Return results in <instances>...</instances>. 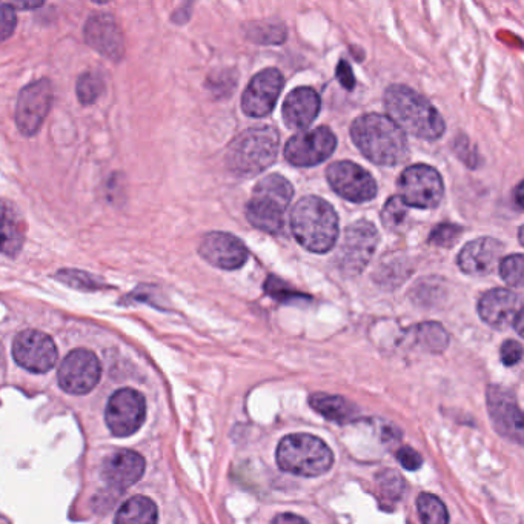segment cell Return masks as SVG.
Instances as JSON below:
<instances>
[{
  "instance_id": "24",
  "label": "cell",
  "mask_w": 524,
  "mask_h": 524,
  "mask_svg": "<svg viewBox=\"0 0 524 524\" xmlns=\"http://www.w3.org/2000/svg\"><path fill=\"white\" fill-rule=\"evenodd\" d=\"M309 405L312 409H316L320 415L328 418L331 422L339 423V425L352 422L359 412L355 405L348 402L345 397H339V395L314 394L309 398Z\"/></svg>"
},
{
  "instance_id": "9",
  "label": "cell",
  "mask_w": 524,
  "mask_h": 524,
  "mask_svg": "<svg viewBox=\"0 0 524 524\" xmlns=\"http://www.w3.org/2000/svg\"><path fill=\"white\" fill-rule=\"evenodd\" d=\"M145 397L136 389H119L111 395L105 411V422L116 437H130L145 422Z\"/></svg>"
},
{
  "instance_id": "2",
  "label": "cell",
  "mask_w": 524,
  "mask_h": 524,
  "mask_svg": "<svg viewBox=\"0 0 524 524\" xmlns=\"http://www.w3.org/2000/svg\"><path fill=\"white\" fill-rule=\"evenodd\" d=\"M385 108L389 119L405 134L423 140H437L445 133L442 114L426 97L406 85H392L386 90Z\"/></svg>"
},
{
  "instance_id": "11",
  "label": "cell",
  "mask_w": 524,
  "mask_h": 524,
  "mask_svg": "<svg viewBox=\"0 0 524 524\" xmlns=\"http://www.w3.org/2000/svg\"><path fill=\"white\" fill-rule=\"evenodd\" d=\"M100 374L102 369L97 355L88 349H76L60 363L57 380L68 394L83 395L96 388Z\"/></svg>"
},
{
  "instance_id": "27",
  "label": "cell",
  "mask_w": 524,
  "mask_h": 524,
  "mask_svg": "<svg viewBox=\"0 0 524 524\" xmlns=\"http://www.w3.org/2000/svg\"><path fill=\"white\" fill-rule=\"evenodd\" d=\"M418 515L423 524H448L449 514L443 503L437 495L420 494L417 500Z\"/></svg>"
},
{
  "instance_id": "18",
  "label": "cell",
  "mask_w": 524,
  "mask_h": 524,
  "mask_svg": "<svg viewBox=\"0 0 524 524\" xmlns=\"http://www.w3.org/2000/svg\"><path fill=\"white\" fill-rule=\"evenodd\" d=\"M478 314L491 328L506 329L514 326L517 317L523 314L520 297L509 289H491L478 302Z\"/></svg>"
},
{
  "instance_id": "34",
  "label": "cell",
  "mask_w": 524,
  "mask_h": 524,
  "mask_svg": "<svg viewBox=\"0 0 524 524\" xmlns=\"http://www.w3.org/2000/svg\"><path fill=\"white\" fill-rule=\"evenodd\" d=\"M461 228L452 223H443V225L435 226L432 229L431 236H429V243L442 246V248H451L460 239Z\"/></svg>"
},
{
  "instance_id": "36",
  "label": "cell",
  "mask_w": 524,
  "mask_h": 524,
  "mask_svg": "<svg viewBox=\"0 0 524 524\" xmlns=\"http://www.w3.org/2000/svg\"><path fill=\"white\" fill-rule=\"evenodd\" d=\"M379 485L380 491L388 500H400L405 491V481L394 471L385 472V475L379 480Z\"/></svg>"
},
{
  "instance_id": "23",
  "label": "cell",
  "mask_w": 524,
  "mask_h": 524,
  "mask_svg": "<svg viewBox=\"0 0 524 524\" xmlns=\"http://www.w3.org/2000/svg\"><path fill=\"white\" fill-rule=\"evenodd\" d=\"M24 242V219L13 203L0 200V254L16 257Z\"/></svg>"
},
{
  "instance_id": "31",
  "label": "cell",
  "mask_w": 524,
  "mask_h": 524,
  "mask_svg": "<svg viewBox=\"0 0 524 524\" xmlns=\"http://www.w3.org/2000/svg\"><path fill=\"white\" fill-rule=\"evenodd\" d=\"M408 219V206L398 196L391 197L383 206L382 222L386 229L397 231Z\"/></svg>"
},
{
  "instance_id": "40",
  "label": "cell",
  "mask_w": 524,
  "mask_h": 524,
  "mask_svg": "<svg viewBox=\"0 0 524 524\" xmlns=\"http://www.w3.org/2000/svg\"><path fill=\"white\" fill-rule=\"evenodd\" d=\"M337 79H339V82L342 83L346 90H354V74H352L351 67L346 64L345 60H340V64L337 65Z\"/></svg>"
},
{
  "instance_id": "30",
  "label": "cell",
  "mask_w": 524,
  "mask_h": 524,
  "mask_svg": "<svg viewBox=\"0 0 524 524\" xmlns=\"http://www.w3.org/2000/svg\"><path fill=\"white\" fill-rule=\"evenodd\" d=\"M103 90H105V83L99 73L88 71L77 80V97L83 105H91L96 102L102 96Z\"/></svg>"
},
{
  "instance_id": "20",
  "label": "cell",
  "mask_w": 524,
  "mask_h": 524,
  "mask_svg": "<svg viewBox=\"0 0 524 524\" xmlns=\"http://www.w3.org/2000/svg\"><path fill=\"white\" fill-rule=\"evenodd\" d=\"M145 458L139 452L120 449L113 452L102 466V475L114 488L127 489L142 478Z\"/></svg>"
},
{
  "instance_id": "43",
  "label": "cell",
  "mask_w": 524,
  "mask_h": 524,
  "mask_svg": "<svg viewBox=\"0 0 524 524\" xmlns=\"http://www.w3.org/2000/svg\"><path fill=\"white\" fill-rule=\"evenodd\" d=\"M42 2H33V4H31V2H22V4H16V5H13V7H19V8H24V10H27V8H39V7H42Z\"/></svg>"
},
{
  "instance_id": "5",
  "label": "cell",
  "mask_w": 524,
  "mask_h": 524,
  "mask_svg": "<svg viewBox=\"0 0 524 524\" xmlns=\"http://www.w3.org/2000/svg\"><path fill=\"white\" fill-rule=\"evenodd\" d=\"M294 188L291 182L280 174L263 177L253 191V197L246 205V217L254 228L263 233L282 234L285 226L286 209L289 208Z\"/></svg>"
},
{
  "instance_id": "17",
  "label": "cell",
  "mask_w": 524,
  "mask_h": 524,
  "mask_svg": "<svg viewBox=\"0 0 524 524\" xmlns=\"http://www.w3.org/2000/svg\"><path fill=\"white\" fill-rule=\"evenodd\" d=\"M505 246L492 237H480L472 240L458 254L457 263L461 271L472 277L489 276L503 256Z\"/></svg>"
},
{
  "instance_id": "22",
  "label": "cell",
  "mask_w": 524,
  "mask_h": 524,
  "mask_svg": "<svg viewBox=\"0 0 524 524\" xmlns=\"http://www.w3.org/2000/svg\"><path fill=\"white\" fill-rule=\"evenodd\" d=\"M488 406L498 432L521 442L523 437V415L514 397L495 388L489 391Z\"/></svg>"
},
{
  "instance_id": "12",
  "label": "cell",
  "mask_w": 524,
  "mask_h": 524,
  "mask_svg": "<svg viewBox=\"0 0 524 524\" xmlns=\"http://www.w3.org/2000/svg\"><path fill=\"white\" fill-rule=\"evenodd\" d=\"M53 105V87L48 79L36 80L20 91L16 107V123L24 136H34L47 119Z\"/></svg>"
},
{
  "instance_id": "1",
  "label": "cell",
  "mask_w": 524,
  "mask_h": 524,
  "mask_svg": "<svg viewBox=\"0 0 524 524\" xmlns=\"http://www.w3.org/2000/svg\"><path fill=\"white\" fill-rule=\"evenodd\" d=\"M351 139L375 165L395 166L409 156L406 134L383 114H363L352 122Z\"/></svg>"
},
{
  "instance_id": "16",
  "label": "cell",
  "mask_w": 524,
  "mask_h": 524,
  "mask_svg": "<svg viewBox=\"0 0 524 524\" xmlns=\"http://www.w3.org/2000/svg\"><path fill=\"white\" fill-rule=\"evenodd\" d=\"M199 254L209 263L225 271H236L248 260V249L229 233H209L199 245Z\"/></svg>"
},
{
  "instance_id": "3",
  "label": "cell",
  "mask_w": 524,
  "mask_h": 524,
  "mask_svg": "<svg viewBox=\"0 0 524 524\" xmlns=\"http://www.w3.org/2000/svg\"><path fill=\"white\" fill-rule=\"evenodd\" d=\"M291 231L300 246L311 253L325 254L339 240V216L326 200L303 197L292 208Z\"/></svg>"
},
{
  "instance_id": "38",
  "label": "cell",
  "mask_w": 524,
  "mask_h": 524,
  "mask_svg": "<svg viewBox=\"0 0 524 524\" xmlns=\"http://www.w3.org/2000/svg\"><path fill=\"white\" fill-rule=\"evenodd\" d=\"M397 458L406 471H418V469L422 468V455L418 454L415 449L409 448V446H403V448L398 449Z\"/></svg>"
},
{
  "instance_id": "32",
  "label": "cell",
  "mask_w": 524,
  "mask_h": 524,
  "mask_svg": "<svg viewBox=\"0 0 524 524\" xmlns=\"http://www.w3.org/2000/svg\"><path fill=\"white\" fill-rule=\"evenodd\" d=\"M523 265L524 259L521 254H514V256L501 260L498 265L501 279L505 280L509 286L521 288L523 286Z\"/></svg>"
},
{
  "instance_id": "42",
  "label": "cell",
  "mask_w": 524,
  "mask_h": 524,
  "mask_svg": "<svg viewBox=\"0 0 524 524\" xmlns=\"http://www.w3.org/2000/svg\"><path fill=\"white\" fill-rule=\"evenodd\" d=\"M514 196L518 211H521V209H523V183H518L517 188H515L514 191Z\"/></svg>"
},
{
  "instance_id": "6",
  "label": "cell",
  "mask_w": 524,
  "mask_h": 524,
  "mask_svg": "<svg viewBox=\"0 0 524 524\" xmlns=\"http://www.w3.org/2000/svg\"><path fill=\"white\" fill-rule=\"evenodd\" d=\"M277 465L297 477H319L334 465V454L322 438L311 434L286 435L277 448Z\"/></svg>"
},
{
  "instance_id": "13",
  "label": "cell",
  "mask_w": 524,
  "mask_h": 524,
  "mask_svg": "<svg viewBox=\"0 0 524 524\" xmlns=\"http://www.w3.org/2000/svg\"><path fill=\"white\" fill-rule=\"evenodd\" d=\"M326 177L332 190L349 202H371L379 191L374 177L357 163H331L326 171Z\"/></svg>"
},
{
  "instance_id": "26",
  "label": "cell",
  "mask_w": 524,
  "mask_h": 524,
  "mask_svg": "<svg viewBox=\"0 0 524 524\" xmlns=\"http://www.w3.org/2000/svg\"><path fill=\"white\" fill-rule=\"evenodd\" d=\"M245 34L246 39L262 45L283 44L288 36L285 25L282 22H272V20H262V22L246 25Z\"/></svg>"
},
{
  "instance_id": "8",
  "label": "cell",
  "mask_w": 524,
  "mask_h": 524,
  "mask_svg": "<svg viewBox=\"0 0 524 524\" xmlns=\"http://www.w3.org/2000/svg\"><path fill=\"white\" fill-rule=\"evenodd\" d=\"M379 231L368 220H359L346 228L337 254V265L346 277L362 274L379 245Z\"/></svg>"
},
{
  "instance_id": "29",
  "label": "cell",
  "mask_w": 524,
  "mask_h": 524,
  "mask_svg": "<svg viewBox=\"0 0 524 524\" xmlns=\"http://www.w3.org/2000/svg\"><path fill=\"white\" fill-rule=\"evenodd\" d=\"M56 279L80 291H96V289L103 288L102 279L93 276L90 272L80 271V269H60L56 274Z\"/></svg>"
},
{
  "instance_id": "39",
  "label": "cell",
  "mask_w": 524,
  "mask_h": 524,
  "mask_svg": "<svg viewBox=\"0 0 524 524\" xmlns=\"http://www.w3.org/2000/svg\"><path fill=\"white\" fill-rule=\"evenodd\" d=\"M500 354L501 362L505 363L506 366L517 365L523 357V346L515 340H508L501 346Z\"/></svg>"
},
{
  "instance_id": "35",
  "label": "cell",
  "mask_w": 524,
  "mask_h": 524,
  "mask_svg": "<svg viewBox=\"0 0 524 524\" xmlns=\"http://www.w3.org/2000/svg\"><path fill=\"white\" fill-rule=\"evenodd\" d=\"M454 151L458 157H460L461 162H465L469 168H478L481 163L480 154H478L477 148L472 145L471 140L468 137L460 136L454 140Z\"/></svg>"
},
{
  "instance_id": "33",
  "label": "cell",
  "mask_w": 524,
  "mask_h": 524,
  "mask_svg": "<svg viewBox=\"0 0 524 524\" xmlns=\"http://www.w3.org/2000/svg\"><path fill=\"white\" fill-rule=\"evenodd\" d=\"M263 288H265V292L269 297L279 300V302H292V300L305 299L306 297L305 294H300L292 286H289L288 283L274 276L268 277Z\"/></svg>"
},
{
  "instance_id": "21",
  "label": "cell",
  "mask_w": 524,
  "mask_h": 524,
  "mask_svg": "<svg viewBox=\"0 0 524 524\" xmlns=\"http://www.w3.org/2000/svg\"><path fill=\"white\" fill-rule=\"evenodd\" d=\"M322 100L316 90L299 87L291 91L283 103V120L292 130H305L319 117Z\"/></svg>"
},
{
  "instance_id": "41",
  "label": "cell",
  "mask_w": 524,
  "mask_h": 524,
  "mask_svg": "<svg viewBox=\"0 0 524 524\" xmlns=\"http://www.w3.org/2000/svg\"><path fill=\"white\" fill-rule=\"evenodd\" d=\"M271 524H309L308 521L303 520L299 515L294 514H280L277 515Z\"/></svg>"
},
{
  "instance_id": "37",
  "label": "cell",
  "mask_w": 524,
  "mask_h": 524,
  "mask_svg": "<svg viewBox=\"0 0 524 524\" xmlns=\"http://www.w3.org/2000/svg\"><path fill=\"white\" fill-rule=\"evenodd\" d=\"M16 10L13 5H0V42L7 40L16 30Z\"/></svg>"
},
{
  "instance_id": "25",
  "label": "cell",
  "mask_w": 524,
  "mask_h": 524,
  "mask_svg": "<svg viewBox=\"0 0 524 524\" xmlns=\"http://www.w3.org/2000/svg\"><path fill=\"white\" fill-rule=\"evenodd\" d=\"M156 503L145 495H137L123 503L116 515V524H157Z\"/></svg>"
},
{
  "instance_id": "28",
  "label": "cell",
  "mask_w": 524,
  "mask_h": 524,
  "mask_svg": "<svg viewBox=\"0 0 524 524\" xmlns=\"http://www.w3.org/2000/svg\"><path fill=\"white\" fill-rule=\"evenodd\" d=\"M417 340L423 348L432 352H442L449 343L448 332L438 323H423L418 326Z\"/></svg>"
},
{
  "instance_id": "4",
  "label": "cell",
  "mask_w": 524,
  "mask_h": 524,
  "mask_svg": "<svg viewBox=\"0 0 524 524\" xmlns=\"http://www.w3.org/2000/svg\"><path fill=\"white\" fill-rule=\"evenodd\" d=\"M279 146V133L274 128H249L229 143L226 166L239 177L257 176L276 162Z\"/></svg>"
},
{
  "instance_id": "14",
  "label": "cell",
  "mask_w": 524,
  "mask_h": 524,
  "mask_svg": "<svg viewBox=\"0 0 524 524\" xmlns=\"http://www.w3.org/2000/svg\"><path fill=\"white\" fill-rule=\"evenodd\" d=\"M13 359L27 371L44 374L56 365L57 348L50 335L37 329H27L19 332L14 339Z\"/></svg>"
},
{
  "instance_id": "15",
  "label": "cell",
  "mask_w": 524,
  "mask_h": 524,
  "mask_svg": "<svg viewBox=\"0 0 524 524\" xmlns=\"http://www.w3.org/2000/svg\"><path fill=\"white\" fill-rule=\"evenodd\" d=\"M285 79L277 68H266L254 76L242 96V110L249 117H265L276 107Z\"/></svg>"
},
{
  "instance_id": "7",
  "label": "cell",
  "mask_w": 524,
  "mask_h": 524,
  "mask_svg": "<svg viewBox=\"0 0 524 524\" xmlns=\"http://www.w3.org/2000/svg\"><path fill=\"white\" fill-rule=\"evenodd\" d=\"M445 196V183L435 168L429 165H412L398 179V197L406 206L434 209Z\"/></svg>"
},
{
  "instance_id": "19",
  "label": "cell",
  "mask_w": 524,
  "mask_h": 524,
  "mask_svg": "<svg viewBox=\"0 0 524 524\" xmlns=\"http://www.w3.org/2000/svg\"><path fill=\"white\" fill-rule=\"evenodd\" d=\"M85 40L91 48L119 62L125 54V39L116 20L108 14H97L88 19L85 25Z\"/></svg>"
},
{
  "instance_id": "10",
  "label": "cell",
  "mask_w": 524,
  "mask_h": 524,
  "mask_svg": "<svg viewBox=\"0 0 524 524\" xmlns=\"http://www.w3.org/2000/svg\"><path fill=\"white\" fill-rule=\"evenodd\" d=\"M337 148V137L328 127L303 131L286 143L285 159L299 168L320 165L328 160Z\"/></svg>"
}]
</instances>
